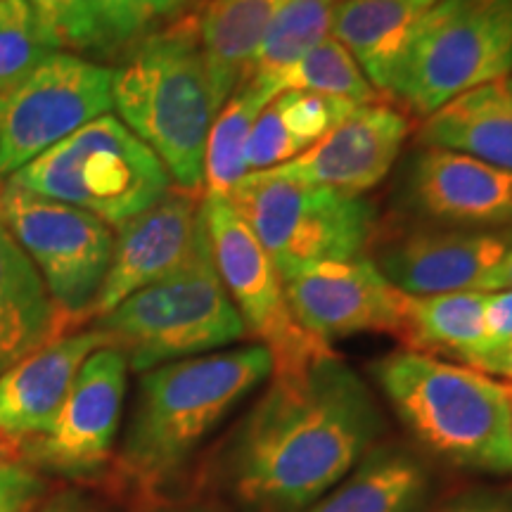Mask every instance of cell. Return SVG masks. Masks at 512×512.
<instances>
[{"mask_svg":"<svg viewBox=\"0 0 512 512\" xmlns=\"http://www.w3.org/2000/svg\"><path fill=\"white\" fill-rule=\"evenodd\" d=\"M384 427L366 380L339 354L271 375L230 439V484L254 512H304L380 444Z\"/></svg>","mask_w":512,"mask_h":512,"instance_id":"1","label":"cell"},{"mask_svg":"<svg viewBox=\"0 0 512 512\" xmlns=\"http://www.w3.org/2000/svg\"><path fill=\"white\" fill-rule=\"evenodd\" d=\"M271 375L273 358L256 342L145 370L124 432L121 465L150 486L174 477Z\"/></svg>","mask_w":512,"mask_h":512,"instance_id":"2","label":"cell"},{"mask_svg":"<svg viewBox=\"0 0 512 512\" xmlns=\"http://www.w3.org/2000/svg\"><path fill=\"white\" fill-rule=\"evenodd\" d=\"M370 375L415 444L451 467L512 475L508 387L458 363L399 349Z\"/></svg>","mask_w":512,"mask_h":512,"instance_id":"3","label":"cell"},{"mask_svg":"<svg viewBox=\"0 0 512 512\" xmlns=\"http://www.w3.org/2000/svg\"><path fill=\"white\" fill-rule=\"evenodd\" d=\"M112 107L159 157L176 188L202 192L216 107L197 17L140 38L112 72Z\"/></svg>","mask_w":512,"mask_h":512,"instance_id":"4","label":"cell"},{"mask_svg":"<svg viewBox=\"0 0 512 512\" xmlns=\"http://www.w3.org/2000/svg\"><path fill=\"white\" fill-rule=\"evenodd\" d=\"M95 328L105 332L112 347L124 351L133 373L221 351L247 337L245 323L216 273L207 226L178 271L95 318Z\"/></svg>","mask_w":512,"mask_h":512,"instance_id":"5","label":"cell"},{"mask_svg":"<svg viewBox=\"0 0 512 512\" xmlns=\"http://www.w3.org/2000/svg\"><path fill=\"white\" fill-rule=\"evenodd\" d=\"M10 183L98 216L107 226L150 209L174 188L155 152L114 114H102L15 171Z\"/></svg>","mask_w":512,"mask_h":512,"instance_id":"6","label":"cell"},{"mask_svg":"<svg viewBox=\"0 0 512 512\" xmlns=\"http://www.w3.org/2000/svg\"><path fill=\"white\" fill-rule=\"evenodd\" d=\"M228 202L252 228L283 280L325 261L361 259L370 252L380 223L375 204L363 195L292 181L273 171L247 174Z\"/></svg>","mask_w":512,"mask_h":512,"instance_id":"7","label":"cell"},{"mask_svg":"<svg viewBox=\"0 0 512 512\" xmlns=\"http://www.w3.org/2000/svg\"><path fill=\"white\" fill-rule=\"evenodd\" d=\"M512 72V0H437L422 17L394 100L420 121Z\"/></svg>","mask_w":512,"mask_h":512,"instance_id":"8","label":"cell"},{"mask_svg":"<svg viewBox=\"0 0 512 512\" xmlns=\"http://www.w3.org/2000/svg\"><path fill=\"white\" fill-rule=\"evenodd\" d=\"M202 214L216 273L233 299L247 335L271 354L273 375L297 373L318 358L335 354L330 344L297 323L287 304L283 278L233 204L202 200Z\"/></svg>","mask_w":512,"mask_h":512,"instance_id":"9","label":"cell"},{"mask_svg":"<svg viewBox=\"0 0 512 512\" xmlns=\"http://www.w3.org/2000/svg\"><path fill=\"white\" fill-rule=\"evenodd\" d=\"M0 219L34 261L62 316L91 318L112 261V226L88 211L38 197L10 181L0 185Z\"/></svg>","mask_w":512,"mask_h":512,"instance_id":"10","label":"cell"},{"mask_svg":"<svg viewBox=\"0 0 512 512\" xmlns=\"http://www.w3.org/2000/svg\"><path fill=\"white\" fill-rule=\"evenodd\" d=\"M110 110L112 69L50 53L27 79L0 93V176H12Z\"/></svg>","mask_w":512,"mask_h":512,"instance_id":"11","label":"cell"},{"mask_svg":"<svg viewBox=\"0 0 512 512\" xmlns=\"http://www.w3.org/2000/svg\"><path fill=\"white\" fill-rule=\"evenodd\" d=\"M394 219L413 226L512 228V171L441 147H415L392 188Z\"/></svg>","mask_w":512,"mask_h":512,"instance_id":"12","label":"cell"},{"mask_svg":"<svg viewBox=\"0 0 512 512\" xmlns=\"http://www.w3.org/2000/svg\"><path fill=\"white\" fill-rule=\"evenodd\" d=\"M512 247V228L465 230L413 226L389 219L377 223L370 245L373 264L408 297H434L477 290L479 280Z\"/></svg>","mask_w":512,"mask_h":512,"instance_id":"13","label":"cell"},{"mask_svg":"<svg viewBox=\"0 0 512 512\" xmlns=\"http://www.w3.org/2000/svg\"><path fill=\"white\" fill-rule=\"evenodd\" d=\"M128 358L102 347L86 358L48 434L27 446L34 463L72 479L100 475L112 456L128 387Z\"/></svg>","mask_w":512,"mask_h":512,"instance_id":"14","label":"cell"},{"mask_svg":"<svg viewBox=\"0 0 512 512\" xmlns=\"http://www.w3.org/2000/svg\"><path fill=\"white\" fill-rule=\"evenodd\" d=\"M283 285L297 323L325 344L361 332L401 335L406 294L368 256L325 261L290 275Z\"/></svg>","mask_w":512,"mask_h":512,"instance_id":"15","label":"cell"},{"mask_svg":"<svg viewBox=\"0 0 512 512\" xmlns=\"http://www.w3.org/2000/svg\"><path fill=\"white\" fill-rule=\"evenodd\" d=\"M202 226V192L183 188H171L150 209L117 226L91 318L105 316L126 297L178 271L190 259Z\"/></svg>","mask_w":512,"mask_h":512,"instance_id":"16","label":"cell"},{"mask_svg":"<svg viewBox=\"0 0 512 512\" xmlns=\"http://www.w3.org/2000/svg\"><path fill=\"white\" fill-rule=\"evenodd\" d=\"M408 133L411 119L392 102L361 105L297 159L266 171L347 195H363L392 174Z\"/></svg>","mask_w":512,"mask_h":512,"instance_id":"17","label":"cell"},{"mask_svg":"<svg viewBox=\"0 0 512 512\" xmlns=\"http://www.w3.org/2000/svg\"><path fill=\"white\" fill-rule=\"evenodd\" d=\"M110 339L98 328L57 337L0 375V437L38 439L50 432L86 358Z\"/></svg>","mask_w":512,"mask_h":512,"instance_id":"18","label":"cell"},{"mask_svg":"<svg viewBox=\"0 0 512 512\" xmlns=\"http://www.w3.org/2000/svg\"><path fill=\"white\" fill-rule=\"evenodd\" d=\"M437 0H337L332 38L354 57L370 86L394 100L422 17Z\"/></svg>","mask_w":512,"mask_h":512,"instance_id":"19","label":"cell"},{"mask_svg":"<svg viewBox=\"0 0 512 512\" xmlns=\"http://www.w3.org/2000/svg\"><path fill=\"white\" fill-rule=\"evenodd\" d=\"M415 145L512 171V74L472 88L422 119Z\"/></svg>","mask_w":512,"mask_h":512,"instance_id":"20","label":"cell"},{"mask_svg":"<svg viewBox=\"0 0 512 512\" xmlns=\"http://www.w3.org/2000/svg\"><path fill=\"white\" fill-rule=\"evenodd\" d=\"M67 318L0 219V375L60 335Z\"/></svg>","mask_w":512,"mask_h":512,"instance_id":"21","label":"cell"},{"mask_svg":"<svg viewBox=\"0 0 512 512\" xmlns=\"http://www.w3.org/2000/svg\"><path fill=\"white\" fill-rule=\"evenodd\" d=\"M430 467L403 444H377L337 486L304 512H420Z\"/></svg>","mask_w":512,"mask_h":512,"instance_id":"22","label":"cell"},{"mask_svg":"<svg viewBox=\"0 0 512 512\" xmlns=\"http://www.w3.org/2000/svg\"><path fill=\"white\" fill-rule=\"evenodd\" d=\"M280 0H211L197 17L216 112L247 76Z\"/></svg>","mask_w":512,"mask_h":512,"instance_id":"23","label":"cell"},{"mask_svg":"<svg viewBox=\"0 0 512 512\" xmlns=\"http://www.w3.org/2000/svg\"><path fill=\"white\" fill-rule=\"evenodd\" d=\"M486 292L465 290L403 299L399 339L406 349L427 356L456 358L472 366L484 354Z\"/></svg>","mask_w":512,"mask_h":512,"instance_id":"24","label":"cell"},{"mask_svg":"<svg viewBox=\"0 0 512 512\" xmlns=\"http://www.w3.org/2000/svg\"><path fill=\"white\" fill-rule=\"evenodd\" d=\"M273 98L275 91L266 81L247 76L216 112L204 150L202 200H228L235 185L249 174L245 162L249 133Z\"/></svg>","mask_w":512,"mask_h":512,"instance_id":"25","label":"cell"},{"mask_svg":"<svg viewBox=\"0 0 512 512\" xmlns=\"http://www.w3.org/2000/svg\"><path fill=\"white\" fill-rule=\"evenodd\" d=\"M335 5L337 0H280L266 34L261 38V46L249 64L247 76H256V79L271 83L273 88L275 76L283 74L287 67L302 60L309 50L328 38Z\"/></svg>","mask_w":512,"mask_h":512,"instance_id":"26","label":"cell"},{"mask_svg":"<svg viewBox=\"0 0 512 512\" xmlns=\"http://www.w3.org/2000/svg\"><path fill=\"white\" fill-rule=\"evenodd\" d=\"M273 88L275 93L309 91L332 95V98L351 100L356 105H373L382 100V95L370 86L349 50L332 36L320 41L283 74L275 76Z\"/></svg>","mask_w":512,"mask_h":512,"instance_id":"27","label":"cell"},{"mask_svg":"<svg viewBox=\"0 0 512 512\" xmlns=\"http://www.w3.org/2000/svg\"><path fill=\"white\" fill-rule=\"evenodd\" d=\"M50 53L29 0H0V93L22 83Z\"/></svg>","mask_w":512,"mask_h":512,"instance_id":"28","label":"cell"},{"mask_svg":"<svg viewBox=\"0 0 512 512\" xmlns=\"http://www.w3.org/2000/svg\"><path fill=\"white\" fill-rule=\"evenodd\" d=\"M273 105L299 155L361 107L351 100L309 91H283L275 95Z\"/></svg>","mask_w":512,"mask_h":512,"instance_id":"29","label":"cell"},{"mask_svg":"<svg viewBox=\"0 0 512 512\" xmlns=\"http://www.w3.org/2000/svg\"><path fill=\"white\" fill-rule=\"evenodd\" d=\"M53 50L105 48L93 0H29Z\"/></svg>","mask_w":512,"mask_h":512,"instance_id":"30","label":"cell"},{"mask_svg":"<svg viewBox=\"0 0 512 512\" xmlns=\"http://www.w3.org/2000/svg\"><path fill=\"white\" fill-rule=\"evenodd\" d=\"M185 0H93L105 48L145 38L147 31L171 17Z\"/></svg>","mask_w":512,"mask_h":512,"instance_id":"31","label":"cell"},{"mask_svg":"<svg viewBox=\"0 0 512 512\" xmlns=\"http://www.w3.org/2000/svg\"><path fill=\"white\" fill-rule=\"evenodd\" d=\"M46 491L43 479L34 467L19 460L0 465V512H31Z\"/></svg>","mask_w":512,"mask_h":512,"instance_id":"32","label":"cell"},{"mask_svg":"<svg viewBox=\"0 0 512 512\" xmlns=\"http://www.w3.org/2000/svg\"><path fill=\"white\" fill-rule=\"evenodd\" d=\"M512 339V290L486 292L484 302V354ZM482 354V356H484Z\"/></svg>","mask_w":512,"mask_h":512,"instance_id":"33","label":"cell"},{"mask_svg":"<svg viewBox=\"0 0 512 512\" xmlns=\"http://www.w3.org/2000/svg\"><path fill=\"white\" fill-rule=\"evenodd\" d=\"M467 368H475L479 373L484 375H496V377H503V384H510L512 387V339L510 342H505L503 347H498L494 351H489V354L479 356L472 366Z\"/></svg>","mask_w":512,"mask_h":512,"instance_id":"34","label":"cell"},{"mask_svg":"<svg viewBox=\"0 0 512 512\" xmlns=\"http://www.w3.org/2000/svg\"><path fill=\"white\" fill-rule=\"evenodd\" d=\"M441 512H512V501L496 494H472L448 503Z\"/></svg>","mask_w":512,"mask_h":512,"instance_id":"35","label":"cell"},{"mask_svg":"<svg viewBox=\"0 0 512 512\" xmlns=\"http://www.w3.org/2000/svg\"><path fill=\"white\" fill-rule=\"evenodd\" d=\"M498 290H512V247L510 252L503 256V261L496 268L479 280L477 292H498Z\"/></svg>","mask_w":512,"mask_h":512,"instance_id":"36","label":"cell"},{"mask_svg":"<svg viewBox=\"0 0 512 512\" xmlns=\"http://www.w3.org/2000/svg\"><path fill=\"white\" fill-rule=\"evenodd\" d=\"M41 512H105L95 505L91 498L81 494H60L43 505Z\"/></svg>","mask_w":512,"mask_h":512,"instance_id":"37","label":"cell"},{"mask_svg":"<svg viewBox=\"0 0 512 512\" xmlns=\"http://www.w3.org/2000/svg\"><path fill=\"white\" fill-rule=\"evenodd\" d=\"M15 448H17L15 441H10V439H3V437H0V465H3L5 460H10V458H12V451H15Z\"/></svg>","mask_w":512,"mask_h":512,"instance_id":"38","label":"cell"},{"mask_svg":"<svg viewBox=\"0 0 512 512\" xmlns=\"http://www.w3.org/2000/svg\"><path fill=\"white\" fill-rule=\"evenodd\" d=\"M505 387H508V396H510V411H512V387H510V384H505Z\"/></svg>","mask_w":512,"mask_h":512,"instance_id":"39","label":"cell"}]
</instances>
